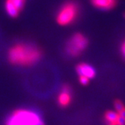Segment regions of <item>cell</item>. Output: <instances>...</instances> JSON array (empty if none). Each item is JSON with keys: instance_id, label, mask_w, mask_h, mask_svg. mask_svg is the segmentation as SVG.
Segmentation results:
<instances>
[{"instance_id": "1", "label": "cell", "mask_w": 125, "mask_h": 125, "mask_svg": "<svg viewBox=\"0 0 125 125\" xmlns=\"http://www.w3.org/2000/svg\"><path fill=\"white\" fill-rule=\"evenodd\" d=\"M42 56L41 49L32 43L18 42L8 52V60L12 65L29 67L36 64Z\"/></svg>"}, {"instance_id": "2", "label": "cell", "mask_w": 125, "mask_h": 125, "mask_svg": "<svg viewBox=\"0 0 125 125\" xmlns=\"http://www.w3.org/2000/svg\"><path fill=\"white\" fill-rule=\"evenodd\" d=\"M4 125H45L39 111L33 108H22L12 112L6 117Z\"/></svg>"}, {"instance_id": "3", "label": "cell", "mask_w": 125, "mask_h": 125, "mask_svg": "<svg viewBox=\"0 0 125 125\" xmlns=\"http://www.w3.org/2000/svg\"><path fill=\"white\" fill-rule=\"evenodd\" d=\"M80 10V6L78 2L74 0H68L58 9L56 20L59 25L62 27L71 25L79 18Z\"/></svg>"}, {"instance_id": "4", "label": "cell", "mask_w": 125, "mask_h": 125, "mask_svg": "<svg viewBox=\"0 0 125 125\" xmlns=\"http://www.w3.org/2000/svg\"><path fill=\"white\" fill-rule=\"evenodd\" d=\"M88 45L87 37L81 33H76L67 40L65 46L66 53L72 57L79 56L86 49Z\"/></svg>"}, {"instance_id": "5", "label": "cell", "mask_w": 125, "mask_h": 125, "mask_svg": "<svg viewBox=\"0 0 125 125\" xmlns=\"http://www.w3.org/2000/svg\"><path fill=\"white\" fill-rule=\"evenodd\" d=\"M26 0H6L5 9L6 13L11 18H16L21 13Z\"/></svg>"}, {"instance_id": "6", "label": "cell", "mask_w": 125, "mask_h": 125, "mask_svg": "<svg viewBox=\"0 0 125 125\" xmlns=\"http://www.w3.org/2000/svg\"><path fill=\"white\" fill-rule=\"evenodd\" d=\"M72 102V89L70 85H64L57 97V102L61 107L68 106Z\"/></svg>"}, {"instance_id": "7", "label": "cell", "mask_w": 125, "mask_h": 125, "mask_svg": "<svg viewBox=\"0 0 125 125\" xmlns=\"http://www.w3.org/2000/svg\"><path fill=\"white\" fill-rule=\"evenodd\" d=\"M95 9L101 10H110L116 6L117 0H90Z\"/></svg>"}, {"instance_id": "8", "label": "cell", "mask_w": 125, "mask_h": 125, "mask_svg": "<svg viewBox=\"0 0 125 125\" xmlns=\"http://www.w3.org/2000/svg\"><path fill=\"white\" fill-rule=\"evenodd\" d=\"M76 70L79 76H85L89 79L94 78L96 74V72L94 67L85 62H81L78 64Z\"/></svg>"}, {"instance_id": "9", "label": "cell", "mask_w": 125, "mask_h": 125, "mask_svg": "<svg viewBox=\"0 0 125 125\" xmlns=\"http://www.w3.org/2000/svg\"><path fill=\"white\" fill-rule=\"evenodd\" d=\"M118 116H119V114L117 112L113 111H108L105 113V115H104L107 125L112 124V123L117 122V120Z\"/></svg>"}, {"instance_id": "10", "label": "cell", "mask_w": 125, "mask_h": 125, "mask_svg": "<svg viewBox=\"0 0 125 125\" xmlns=\"http://www.w3.org/2000/svg\"><path fill=\"white\" fill-rule=\"evenodd\" d=\"M114 107L116 110V112L119 114L120 113L125 109V106L124 104L121 102L120 100H116L114 103Z\"/></svg>"}, {"instance_id": "11", "label": "cell", "mask_w": 125, "mask_h": 125, "mask_svg": "<svg viewBox=\"0 0 125 125\" xmlns=\"http://www.w3.org/2000/svg\"><path fill=\"white\" fill-rule=\"evenodd\" d=\"M89 80H90L89 79H88V78H87V77H85V76H79V82H80L82 85H88V83H89Z\"/></svg>"}, {"instance_id": "12", "label": "cell", "mask_w": 125, "mask_h": 125, "mask_svg": "<svg viewBox=\"0 0 125 125\" xmlns=\"http://www.w3.org/2000/svg\"><path fill=\"white\" fill-rule=\"evenodd\" d=\"M117 122L122 125H125V118L119 115V116L117 117Z\"/></svg>"}, {"instance_id": "13", "label": "cell", "mask_w": 125, "mask_h": 125, "mask_svg": "<svg viewBox=\"0 0 125 125\" xmlns=\"http://www.w3.org/2000/svg\"><path fill=\"white\" fill-rule=\"evenodd\" d=\"M120 49H121V52H122V55L125 56V39L123 40V42H122Z\"/></svg>"}, {"instance_id": "14", "label": "cell", "mask_w": 125, "mask_h": 125, "mask_svg": "<svg viewBox=\"0 0 125 125\" xmlns=\"http://www.w3.org/2000/svg\"><path fill=\"white\" fill-rule=\"evenodd\" d=\"M119 115L125 118V110H123V111L121 112V113H119Z\"/></svg>"}, {"instance_id": "15", "label": "cell", "mask_w": 125, "mask_h": 125, "mask_svg": "<svg viewBox=\"0 0 125 125\" xmlns=\"http://www.w3.org/2000/svg\"><path fill=\"white\" fill-rule=\"evenodd\" d=\"M122 125L120 124H119V123H117V122H115V123H112V124H110V125Z\"/></svg>"}, {"instance_id": "16", "label": "cell", "mask_w": 125, "mask_h": 125, "mask_svg": "<svg viewBox=\"0 0 125 125\" xmlns=\"http://www.w3.org/2000/svg\"><path fill=\"white\" fill-rule=\"evenodd\" d=\"M124 17H125V13L124 14Z\"/></svg>"}]
</instances>
